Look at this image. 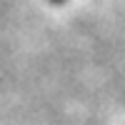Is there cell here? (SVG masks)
I'll return each mask as SVG.
<instances>
[{
	"label": "cell",
	"mask_w": 125,
	"mask_h": 125,
	"mask_svg": "<svg viewBox=\"0 0 125 125\" xmlns=\"http://www.w3.org/2000/svg\"><path fill=\"white\" fill-rule=\"evenodd\" d=\"M53 3H62V0H53Z\"/></svg>",
	"instance_id": "cell-1"
}]
</instances>
